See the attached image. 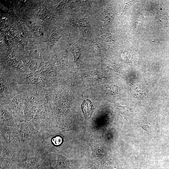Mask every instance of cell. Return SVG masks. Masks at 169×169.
<instances>
[{"label":"cell","instance_id":"obj_11","mask_svg":"<svg viewBox=\"0 0 169 169\" xmlns=\"http://www.w3.org/2000/svg\"><path fill=\"white\" fill-rule=\"evenodd\" d=\"M92 46V48L95 53H99L100 52L101 49L99 44L97 43H95L93 44Z\"/></svg>","mask_w":169,"mask_h":169},{"label":"cell","instance_id":"obj_4","mask_svg":"<svg viewBox=\"0 0 169 169\" xmlns=\"http://www.w3.org/2000/svg\"><path fill=\"white\" fill-rule=\"evenodd\" d=\"M1 125L4 126L16 127L19 122L5 107L0 105Z\"/></svg>","mask_w":169,"mask_h":169},{"label":"cell","instance_id":"obj_2","mask_svg":"<svg viewBox=\"0 0 169 169\" xmlns=\"http://www.w3.org/2000/svg\"><path fill=\"white\" fill-rule=\"evenodd\" d=\"M5 107L19 122H25L24 97L20 91L15 94L6 104L0 105Z\"/></svg>","mask_w":169,"mask_h":169},{"label":"cell","instance_id":"obj_8","mask_svg":"<svg viewBox=\"0 0 169 169\" xmlns=\"http://www.w3.org/2000/svg\"><path fill=\"white\" fill-rule=\"evenodd\" d=\"M62 36V32L58 31L53 33L51 35L49 40V49L50 50L54 45L57 43Z\"/></svg>","mask_w":169,"mask_h":169},{"label":"cell","instance_id":"obj_9","mask_svg":"<svg viewBox=\"0 0 169 169\" xmlns=\"http://www.w3.org/2000/svg\"><path fill=\"white\" fill-rule=\"evenodd\" d=\"M99 36L102 40L105 41H108L111 39L110 33L105 28H102L100 32Z\"/></svg>","mask_w":169,"mask_h":169},{"label":"cell","instance_id":"obj_12","mask_svg":"<svg viewBox=\"0 0 169 169\" xmlns=\"http://www.w3.org/2000/svg\"><path fill=\"white\" fill-rule=\"evenodd\" d=\"M62 141V139L60 137H57L54 139L53 142L54 144L56 145H60Z\"/></svg>","mask_w":169,"mask_h":169},{"label":"cell","instance_id":"obj_10","mask_svg":"<svg viewBox=\"0 0 169 169\" xmlns=\"http://www.w3.org/2000/svg\"><path fill=\"white\" fill-rule=\"evenodd\" d=\"M139 126L145 131L149 135H151L152 130V126L150 124H146L144 123L139 124Z\"/></svg>","mask_w":169,"mask_h":169},{"label":"cell","instance_id":"obj_7","mask_svg":"<svg viewBox=\"0 0 169 169\" xmlns=\"http://www.w3.org/2000/svg\"><path fill=\"white\" fill-rule=\"evenodd\" d=\"M70 52L73 55L74 62L77 65L79 66L81 55L79 48L77 44L74 45L71 48Z\"/></svg>","mask_w":169,"mask_h":169},{"label":"cell","instance_id":"obj_13","mask_svg":"<svg viewBox=\"0 0 169 169\" xmlns=\"http://www.w3.org/2000/svg\"></svg>","mask_w":169,"mask_h":169},{"label":"cell","instance_id":"obj_6","mask_svg":"<svg viewBox=\"0 0 169 169\" xmlns=\"http://www.w3.org/2000/svg\"><path fill=\"white\" fill-rule=\"evenodd\" d=\"M82 107L85 115L87 117H90L94 110L92 102L89 99H85L83 102Z\"/></svg>","mask_w":169,"mask_h":169},{"label":"cell","instance_id":"obj_3","mask_svg":"<svg viewBox=\"0 0 169 169\" xmlns=\"http://www.w3.org/2000/svg\"><path fill=\"white\" fill-rule=\"evenodd\" d=\"M47 96L39 100L35 115L30 121L34 126L42 127L49 125L51 110Z\"/></svg>","mask_w":169,"mask_h":169},{"label":"cell","instance_id":"obj_5","mask_svg":"<svg viewBox=\"0 0 169 169\" xmlns=\"http://www.w3.org/2000/svg\"><path fill=\"white\" fill-rule=\"evenodd\" d=\"M35 72L49 79L54 78V68L51 62L49 60L43 62L39 68Z\"/></svg>","mask_w":169,"mask_h":169},{"label":"cell","instance_id":"obj_1","mask_svg":"<svg viewBox=\"0 0 169 169\" xmlns=\"http://www.w3.org/2000/svg\"><path fill=\"white\" fill-rule=\"evenodd\" d=\"M0 81V105H4L19 91L16 71H1Z\"/></svg>","mask_w":169,"mask_h":169}]
</instances>
